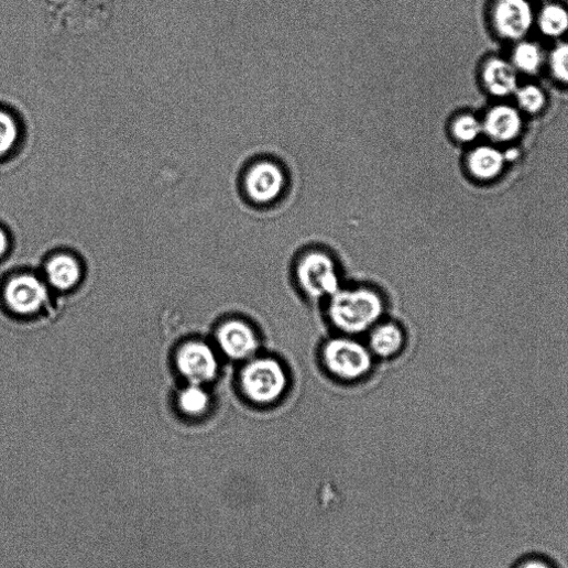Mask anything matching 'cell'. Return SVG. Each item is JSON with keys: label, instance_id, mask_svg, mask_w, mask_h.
Listing matches in <instances>:
<instances>
[{"label": "cell", "instance_id": "6da1fadb", "mask_svg": "<svg viewBox=\"0 0 568 568\" xmlns=\"http://www.w3.org/2000/svg\"><path fill=\"white\" fill-rule=\"evenodd\" d=\"M383 314V299L369 288H341L329 299V319L345 335L357 336L370 331L380 323Z\"/></svg>", "mask_w": 568, "mask_h": 568}, {"label": "cell", "instance_id": "7a4b0ae2", "mask_svg": "<svg viewBox=\"0 0 568 568\" xmlns=\"http://www.w3.org/2000/svg\"><path fill=\"white\" fill-rule=\"evenodd\" d=\"M290 378L286 369L275 359L253 357L240 372V386L253 404L266 406L286 393Z\"/></svg>", "mask_w": 568, "mask_h": 568}, {"label": "cell", "instance_id": "3957f363", "mask_svg": "<svg viewBox=\"0 0 568 568\" xmlns=\"http://www.w3.org/2000/svg\"><path fill=\"white\" fill-rule=\"evenodd\" d=\"M290 177L277 161L262 157L249 164L241 177L245 198L256 206L276 203L287 192Z\"/></svg>", "mask_w": 568, "mask_h": 568}, {"label": "cell", "instance_id": "277c9868", "mask_svg": "<svg viewBox=\"0 0 568 568\" xmlns=\"http://www.w3.org/2000/svg\"><path fill=\"white\" fill-rule=\"evenodd\" d=\"M323 362L327 371L345 381H356L372 369L373 356L368 347L347 337L329 340L323 349Z\"/></svg>", "mask_w": 568, "mask_h": 568}, {"label": "cell", "instance_id": "5b68a950", "mask_svg": "<svg viewBox=\"0 0 568 568\" xmlns=\"http://www.w3.org/2000/svg\"><path fill=\"white\" fill-rule=\"evenodd\" d=\"M297 278L302 291L315 301L330 299L341 290L336 262L323 251H310L301 259Z\"/></svg>", "mask_w": 568, "mask_h": 568}, {"label": "cell", "instance_id": "8992f818", "mask_svg": "<svg viewBox=\"0 0 568 568\" xmlns=\"http://www.w3.org/2000/svg\"><path fill=\"white\" fill-rule=\"evenodd\" d=\"M182 374L192 384H206L214 381L219 371V362L214 350L201 342L186 345L177 356Z\"/></svg>", "mask_w": 568, "mask_h": 568}, {"label": "cell", "instance_id": "52a82bcc", "mask_svg": "<svg viewBox=\"0 0 568 568\" xmlns=\"http://www.w3.org/2000/svg\"><path fill=\"white\" fill-rule=\"evenodd\" d=\"M220 350L234 361H248L255 357L260 341L254 329L242 320H230L217 332Z\"/></svg>", "mask_w": 568, "mask_h": 568}, {"label": "cell", "instance_id": "ba28073f", "mask_svg": "<svg viewBox=\"0 0 568 568\" xmlns=\"http://www.w3.org/2000/svg\"><path fill=\"white\" fill-rule=\"evenodd\" d=\"M48 292L39 277L24 274L8 283L6 301L9 307L20 315H31L39 312L46 303Z\"/></svg>", "mask_w": 568, "mask_h": 568}, {"label": "cell", "instance_id": "9c48e42d", "mask_svg": "<svg viewBox=\"0 0 568 568\" xmlns=\"http://www.w3.org/2000/svg\"><path fill=\"white\" fill-rule=\"evenodd\" d=\"M493 20L502 37L520 40L532 28L533 11L527 0H496Z\"/></svg>", "mask_w": 568, "mask_h": 568}, {"label": "cell", "instance_id": "30bf717a", "mask_svg": "<svg viewBox=\"0 0 568 568\" xmlns=\"http://www.w3.org/2000/svg\"><path fill=\"white\" fill-rule=\"evenodd\" d=\"M482 125L491 139L500 142L511 141L522 129V118L517 110L510 106H496L487 114Z\"/></svg>", "mask_w": 568, "mask_h": 568}, {"label": "cell", "instance_id": "8fae6325", "mask_svg": "<svg viewBox=\"0 0 568 568\" xmlns=\"http://www.w3.org/2000/svg\"><path fill=\"white\" fill-rule=\"evenodd\" d=\"M405 336L395 324H378L369 336V350L372 356L389 359L396 356L404 347Z\"/></svg>", "mask_w": 568, "mask_h": 568}, {"label": "cell", "instance_id": "7c38bea8", "mask_svg": "<svg viewBox=\"0 0 568 568\" xmlns=\"http://www.w3.org/2000/svg\"><path fill=\"white\" fill-rule=\"evenodd\" d=\"M483 79L489 91L496 97L510 96L517 88L514 67L500 58H493L485 64Z\"/></svg>", "mask_w": 568, "mask_h": 568}, {"label": "cell", "instance_id": "4fadbf2b", "mask_svg": "<svg viewBox=\"0 0 568 568\" xmlns=\"http://www.w3.org/2000/svg\"><path fill=\"white\" fill-rule=\"evenodd\" d=\"M47 275L53 287L59 291H69L79 281L80 267L74 258L58 255L48 263Z\"/></svg>", "mask_w": 568, "mask_h": 568}, {"label": "cell", "instance_id": "5bb4252c", "mask_svg": "<svg viewBox=\"0 0 568 568\" xmlns=\"http://www.w3.org/2000/svg\"><path fill=\"white\" fill-rule=\"evenodd\" d=\"M504 161L503 154L495 149L482 146L471 153L469 168L476 177L489 181L500 175Z\"/></svg>", "mask_w": 568, "mask_h": 568}, {"label": "cell", "instance_id": "9a60e30c", "mask_svg": "<svg viewBox=\"0 0 568 568\" xmlns=\"http://www.w3.org/2000/svg\"><path fill=\"white\" fill-rule=\"evenodd\" d=\"M22 127L15 116L0 110V159L9 156L20 144Z\"/></svg>", "mask_w": 568, "mask_h": 568}, {"label": "cell", "instance_id": "2e32d148", "mask_svg": "<svg viewBox=\"0 0 568 568\" xmlns=\"http://www.w3.org/2000/svg\"><path fill=\"white\" fill-rule=\"evenodd\" d=\"M539 29L549 37H558L568 30V12L556 4L547 6L539 15Z\"/></svg>", "mask_w": 568, "mask_h": 568}, {"label": "cell", "instance_id": "e0dca14e", "mask_svg": "<svg viewBox=\"0 0 568 568\" xmlns=\"http://www.w3.org/2000/svg\"><path fill=\"white\" fill-rule=\"evenodd\" d=\"M178 402L185 413L197 416L207 411L210 397L201 385L192 384L181 393Z\"/></svg>", "mask_w": 568, "mask_h": 568}, {"label": "cell", "instance_id": "ac0fdd59", "mask_svg": "<svg viewBox=\"0 0 568 568\" xmlns=\"http://www.w3.org/2000/svg\"><path fill=\"white\" fill-rule=\"evenodd\" d=\"M513 61L520 70L533 74L537 72L542 64V53L536 45L522 43L515 48Z\"/></svg>", "mask_w": 568, "mask_h": 568}, {"label": "cell", "instance_id": "d6986e66", "mask_svg": "<svg viewBox=\"0 0 568 568\" xmlns=\"http://www.w3.org/2000/svg\"><path fill=\"white\" fill-rule=\"evenodd\" d=\"M454 135L461 142L474 141L483 130L478 119L470 114L458 117L451 127Z\"/></svg>", "mask_w": 568, "mask_h": 568}, {"label": "cell", "instance_id": "ffe728a7", "mask_svg": "<svg viewBox=\"0 0 568 568\" xmlns=\"http://www.w3.org/2000/svg\"><path fill=\"white\" fill-rule=\"evenodd\" d=\"M520 106L527 112H538L545 105L543 91L533 85L525 86L516 92Z\"/></svg>", "mask_w": 568, "mask_h": 568}, {"label": "cell", "instance_id": "44dd1931", "mask_svg": "<svg viewBox=\"0 0 568 568\" xmlns=\"http://www.w3.org/2000/svg\"><path fill=\"white\" fill-rule=\"evenodd\" d=\"M549 64L554 76L568 84V43L561 44L553 51Z\"/></svg>", "mask_w": 568, "mask_h": 568}, {"label": "cell", "instance_id": "7402d4cb", "mask_svg": "<svg viewBox=\"0 0 568 568\" xmlns=\"http://www.w3.org/2000/svg\"><path fill=\"white\" fill-rule=\"evenodd\" d=\"M513 568H556L546 557L532 555L520 559Z\"/></svg>", "mask_w": 568, "mask_h": 568}, {"label": "cell", "instance_id": "603a6c76", "mask_svg": "<svg viewBox=\"0 0 568 568\" xmlns=\"http://www.w3.org/2000/svg\"><path fill=\"white\" fill-rule=\"evenodd\" d=\"M8 247H9L8 236H7L6 231L2 228H0V256H2L7 252Z\"/></svg>", "mask_w": 568, "mask_h": 568}, {"label": "cell", "instance_id": "cb8c5ba5", "mask_svg": "<svg viewBox=\"0 0 568 568\" xmlns=\"http://www.w3.org/2000/svg\"><path fill=\"white\" fill-rule=\"evenodd\" d=\"M503 156L505 161L514 162L518 159L520 154L516 150H509Z\"/></svg>", "mask_w": 568, "mask_h": 568}]
</instances>
